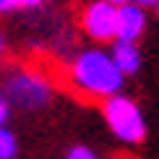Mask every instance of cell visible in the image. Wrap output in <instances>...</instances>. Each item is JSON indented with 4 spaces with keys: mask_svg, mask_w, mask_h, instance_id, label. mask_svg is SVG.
Here are the masks:
<instances>
[{
    "mask_svg": "<svg viewBox=\"0 0 159 159\" xmlns=\"http://www.w3.org/2000/svg\"><path fill=\"white\" fill-rule=\"evenodd\" d=\"M133 5H138V8H143V5H157L159 0H130Z\"/></svg>",
    "mask_w": 159,
    "mask_h": 159,
    "instance_id": "11",
    "label": "cell"
},
{
    "mask_svg": "<svg viewBox=\"0 0 159 159\" xmlns=\"http://www.w3.org/2000/svg\"><path fill=\"white\" fill-rule=\"evenodd\" d=\"M107 3H112V5H115V8H120V5H128L130 0H107Z\"/></svg>",
    "mask_w": 159,
    "mask_h": 159,
    "instance_id": "13",
    "label": "cell"
},
{
    "mask_svg": "<svg viewBox=\"0 0 159 159\" xmlns=\"http://www.w3.org/2000/svg\"><path fill=\"white\" fill-rule=\"evenodd\" d=\"M84 31L97 42H107L115 39V26H117V8L107 0H94L86 5L84 16H81Z\"/></svg>",
    "mask_w": 159,
    "mask_h": 159,
    "instance_id": "4",
    "label": "cell"
},
{
    "mask_svg": "<svg viewBox=\"0 0 159 159\" xmlns=\"http://www.w3.org/2000/svg\"><path fill=\"white\" fill-rule=\"evenodd\" d=\"M8 117H11V102L5 97H0V128H5Z\"/></svg>",
    "mask_w": 159,
    "mask_h": 159,
    "instance_id": "10",
    "label": "cell"
},
{
    "mask_svg": "<svg viewBox=\"0 0 159 159\" xmlns=\"http://www.w3.org/2000/svg\"><path fill=\"white\" fill-rule=\"evenodd\" d=\"M50 94H52L50 81L39 73H31V70H21V73L11 76L8 81V102L26 110L44 107L50 102Z\"/></svg>",
    "mask_w": 159,
    "mask_h": 159,
    "instance_id": "3",
    "label": "cell"
},
{
    "mask_svg": "<svg viewBox=\"0 0 159 159\" xmlns=\"http://www.w3.org/2000/svg\"><path fill=\"white\" fill-rule=\"evenodd\" d=\"M16 149H18L16 136L8 128H0V159H13L16 157Z\"/></svg>",
    "mask_w": 159,
    "mask_h": 159,
    "instance_id": "7",
    "label": "cell"
},
{
    "mask_svg": "<svg viewBox=\"0 0 159 159\" xmlns=\"http://www.w3.org/2000/svg\"><path fill=\"white\" fill-rule=\"evenodd\" d=\"M110 57H112V63L117 65V70L123 76H130L141 68V52H138V47L133 42H115Z\"/></svg>",
    "mask_w": 159,
    "mask_h": 159,
    "instance_id": "6",
    "label": "cell"
},
{
    "mask_svg": "<svg viewBox=\"0 0 159 159\" xmlns=\"http://www.w3.org/2000/svg\"><path fill=\"white\" fill-rule=\"evenodd\" d=\"M5 47H8V42H5V34H3V31H0V55H3V52H5Z\"/></svg>",
    "mask_w": 159,
    "mask_h": 159,
    "instance_id": "12",
    "label": "cell"
},
{
    "mask_svg": "<svg viewBox=\"0 0 159 159\" xmlns=\"http://www.w3.org/2000/svg\"><path fill=\"white\" fill-rule=\"evenodd\" d=\"M65 159H97V154L91 149H86V146H73L65 154Z\"/></svg>",
    "mask_w": 159,
    "mask_h": 159,
    "instance_id": "9",
    "label": "cell"
},
{
    "mask_svg": "<svg viewBox=\"0 0 159 159\" xmlns=\"http://www.w3.org/2000/svg\"><path fill=\"white\" fill-rule=\"evenodd\" d=\"M104 120L112 128V133L125 143H138L146 136V120H143L138 104L128 97H110L104 102Z\"/></svg>",
    "mask_w": 159,
    "mask_h": 159,
    "instance_id": "2",
    "label": "cell"
},
{
    "mask_svg": "<svg viewBox=\"0 0 159 159\" xmlns=\"http://www.w3.org/2000/svg\"><path fill=\"white\" fill-rule=\"evenodd\" d=\"M70 76L73 84L81 91L91 97H115L123 86V73L117 70V65L112 63V57L102 50H86L73 60L70 65Z\"/></svg>",
    "mask_w": 159,
    "mask_h": 159,
    "instance_id": "1",
    "label": "cell"
},
{
    "mask_svg": "<svg viewBox=\"0 0 159 159\" xmlns=\"http://www.w3.org/2000/svg\"><path fill=\"white\" fill-rule=\"evenodd\" d=\"M143 26H146V13L143 8L128 3L117 8V26H115V39L117 42H133L143 34Z\"/></svg>",
    "mask_w": 159,
    "mask_h": 159,
    "instance_id": "5",
    "label": "cell"
},
{
    "mask_svg": "<svg viewBox=\"0 0 159 159\" xmlns=\"http://www.w3.org/2000/svg\"><path fill=\"white\" fill-rule=\"evenodd\" d=\"M157 13H159V3H157Z\"/></svg>",
    "mask_w": 159,
    "mask_h": 159,
    "instance_id": "14",
    "label": "cell"
},
{
    "mask_svg": "<svg viewBox=\"0 0 159 159\" xmlns=\"http://www.w3.org/2000/svg\"><path fill=\"white\" fill-rule=\"evenodd\" d=\"M42 0H0V13L13 11V8H34Z\"/></svg>",
    "mask_w": 159,
    "mask_h": 159,
    "instance_id": "8",
    "label": "cell"
}]
</instances>
